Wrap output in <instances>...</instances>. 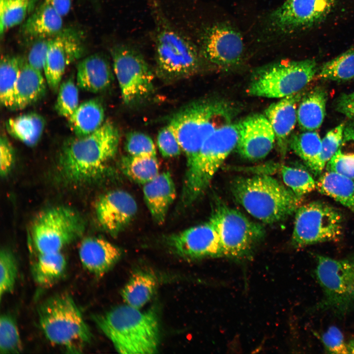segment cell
<instances>
[{
	"instance_id": "1",
	"label": "cell",
	"mask_w": 354,
	"mask_h": 354,
	"mask_svg": "<svg viewBox=\"0 0 354 354\" xmlns=\"http://www.w3.org/2000/svg\"><path fill=\"white\" fill-rule=\"evenodd\" d=\"M93 319L122 354H154L160 342L157 315L153 310L141 311L127 304L117 306Z\"/></svg>"
},
{
	"instance_id": "2",
	"label": "cell",
	"mask_w": 354,
	"mask_h": 354,
	"mask_svg": "<svg viewBox=\"0 0 354 354\" xmlns=\"http://www.w3.org/2000/svg\"><path fill=\"white\" fill-rule=\"evenodd\" d=\"M119 134L114 124L106 121L90 134L71 140L63 148L59 166L71 181H91L101 176L116 154Z\"/></svg>"
},
{
	"instance_id": "3",
	"label": "cell",
	"mask_w": 354,
	"mask_h": 354,
	"mask_svg": "<svg viewBox=\"0 0 354 354\" xmlns=\"http://www.w3.org/2000/svg\"><path fill=\"white\" fill-rule=\"evenodd\" d=\"M231 190L250 214L267 224L286 219L302 203V197L268 175L236 177L232 181Z\"/></svg>"
},
{
	"instance_id": "4",
	"label": "cell",
	"mask_w": 354,
	"mask_h": 354,
	"mask_svg": "<svg viewBox=\"0 0 354 354\" xmlns=\"http://www.w3.org/2000/svg\"><path fill=\"white\" fill-rule=\"evenodd\" d=\"M236 109L220 99L206 98L191 102L177 111L170 120L188 166L205 141L213 132L232 122Z\"/></svg>"
},
{
	"instance_id": "5",
	"label": "cell",
	"mask_w": 354,
	"mask_h": 354,
	"mask_svg": "<svg viewBox=\"0 0 354 354\" xmlns=\"http://www.w3.org/2000/svg\"><path fill=\"white\" fill-rule=\"evenodd\" d=\"M238 123L231 122L213 132L205 141L186 170L180 196V205L188 207L205 192L214 175L236 148Z\"/></svg>"
},
{
	"instance_id": "6",
	"label": "cell",
	"mask_w": 354,
	"mask_h": 354,
	"mask_svg": "<svg viewBox=\"0 0 354 354\" xmlns=\"http://www.w3.org/2000/svg\"><path fill=\"white\" fill-rule=\"evenodd\" d=\"M39 323L46 338L70 353H80L92 340V334L72 297L53 296L38 309Z\"/></svg>"
},
{
	"instance_id": "7",
	"label": "cell",
	"mask_w": 354,
	"mask_h": 354,
	"mask_svg": "<svg viewBox=\"0 0 354 354\" xmlns=\"http://www.w3.org/2000/svg\"><path fill=\"white\" fill-rule=\"evenodd\" d=\"M154 8L155 57L158 74L167 80H177L196 74L201 67V51L170 23L158 7Z\"/></svg>"
},
{
	"instance_id": "8",
	"label": "cell",
	"mask_w": 354,
	"mask_h": 354,
	"mask_svg": "<svg viewBox=\"0 0 354 354\" xmlns=\"http://www.w3.org/2000/svg\"><path fill=\"white\" fill-rule=\"evenodd\" d=\"M317 72L312 59L268 64L255 71L247 92L253 96L282 98L301 91Z\"/></svg>"
},
{
	"instance_id": "9",
	"label": "cell",
	"mask_w": 354,
	"mask_h": 354,
	"mask_svg": "<svg viewBox=\"0 0 354 354\" xmlns=\"http://www.w3.org/2000/svg\"><path fill=\"white\" fill-rule=\"evenodd\" d=\"M316 260V277L323 295L314 309L345 316L354 307V262L320 255Z\"/></svg>"
},
{
	"instance_id": "10",
	"label": "cell",
	"mask_w": 354,
	"mask_h": 354,
	"mask_svg": "<svg viewBox=\"0 0 354 354\" xmlns=\"http://www.w3.org/2000/svg\"><path fill=\"white\" fill-rule=\"evenodd\" d=\"M219 235L224 256L235 260L251 257L265 235L263 226L239 211L218 203L209 219Z\"/></svg>"
},
{
	"instance_id": "11",
	"label": "cell",
	"mask_w": 354,
	"mask_h": 354,
	"mask_svg": "<svg viewBox=\"0 0 354 354\" xmlns=\"http://www.w3.org/2000/svg\"><path fill=\"white\" fill-rule=\"evenodd\" d=\"M84 230V222L77 212L58 206L45 209L36 217L31 236L39 254L56 253L79 237Z\"/></svg>"
},
{
	"instance_id": "12",
	"label": "cell",
	"mask_w": 354,
	"mask_h": 354,
	"mask_svg": "<svg viewBox=\"0 0 354 354\" xmlns=\"http://www.w3.org/2000/svg\"><path fill=\"white\" fill-rule=\"evenodd\" d=\"M343 219L334 207L321 201L301 205L295 211L291 244L296 248L338 241L343 234Z\"/></svg>"
},
{
	"instance_id": "13",
	"label": "cell",
	"mask_w": 354,
	"mask_h": 354,
	"mask_svg": "<svg viewBox=\"0 0 354 354\" xmlns=\"http://www.w3.org/2000/svg\"><path fill=\"white\" fill-rule=\"evenodd\" d=\"M111 52L123 102L131 105L148 96L153 90L154 74L142 54L121 44L114 46Z\"/></svg>"
},
{
	"instance_id": "14",
	"label": "cell",
	"mask_w": 354,
	"mask_h": 354,
	"mask_svg": "<svg viewBox=\"0 0 354 354\" xmlns=\"http://www.w3.org/2000/svg\"><path fill=\"white\" fill-rule=\"evenodd\" d=\"M336 0H286L268 17V26L278 34H289L319 23L330 12Z\"/></svg>"
},
{
	"instance_id": "15",
	"label": "cell",
	"mask_w": 354,
	"mask_h": 354,
	"mask_svg": "<svg viewBox=\"0 0 354 354\" xmlns=\"http://www.w3.org/2000/svg\"><path fill=\"white\" fill-rule=\"evenodd\" d=\"M165 240L172 251L185 260L224 256L219 235L209 220L171 234Z\"/></svg>"
},
{
	"instance_id": "16",
	"label": "cell",
	"mask_w": 354,
	"mask_h": 354,
	"mask_svg": "<svg viewBox=\"0 0 354 354\" xmlns=\"http://www.w3.org/2000/svg\"><path fill=\"white\" fill-rule=\"evenodd\" d=\"M201 46L202 57L221 68L237 65L244 52L240 34L225 24H217L206 29L201 36Z\"/></svg>"
},
{
	"instance_id": "17",
	"label": "cell",
	"mask_w": 354,
	"mask_h": 354,
	"mask_svg": "<svg viewBox=\"0 0 354 354\" xmlns=\"http://www.w3.org/2000/svg\"><path fill=\"white\" fill-rule=\"evenodd\" d=\"M82 39L77 31L63 29L50 38L43 72L49 87L58 91L66 67L83 53Z\"/></svg>"
},
{
	"instance_id": "18",
	"label": "cell",
	"mask_w": 354,
	"mask_h": 354,
	"mask_svg": "<svg viewBox=\"0 0 354 354\" xmlns=\"http://www.w3.org/2000/svg\"><path fill=\"white\" fill-rule=\"evenodd\" d=\"M238 125L237 152L250 160L266 157L276 141L274 132L266 116L262 114L251 115L238 122Z\"/></svg>"
},
{
	"instance_id": "19",
	"label": "cell",
	"mask_w": 354,
	"mask_h": 354,
	"mask_svg": "<svg viewBox=\"0 0 354 354\" xmlns=\"http://www.w3.org/2000/svg\"><path fill=\"white\" fill-rule=\"evenodd\" d=\"M133 196L121 190L110 191L102 195L95 206V214L100 226L112 236L123 231L137 211Z\"/></svg>"
},
{
	"instance_id": "20",
	"label": "cell",
	"mask_w": 354,
	"mask_h": 354,
	"mask_svg": "<svg viewBox=\"0 0 354 354\" xmlns=\"http://www.w3.org/2000/svg\"><path fill=\"white\" fill-rule=\"evenodd\" d=\"M303 91L280 98L265 110V116L274 132L280 153L284 157L287 152L290 136L297 121V106L304 95Z\"/></svg>"
},
{
	"instance_id": "21",
	"label": "cell",
	"mask_w": 354,
	"mask_h": 354,
	"mask_svg": "<svg viewBox=\"0 0 354 354\" xmlns=\"http://www.w3.org/2000/svg\"><path fill=\"white\" fill-rule=\"evenodd\" d=\"M79 254L84 267L95 276L100 277L117 263L121 251L118 247L104 238L89 237L81 242Z\"/></svg>"
},
{
	"instance_id": "22",
	"label": "cell",
	"mask_w": 354,
	"mask_h": 354,
	"mask_svg": "<svg viewBox=\"0 0 354 354\" xmlns=\"http://www.w3.org/2000/svg\"><path fill=\"white\" fill-rule=\"evenodd\" d=\"M146 206L154 221L163 224L169 208L176 197L175 184L169 172L159 173L154 179L143 185Z\"/></svg>"
},
{
	"instance_id": "23",
	"label": "cell",
	"mask_w": 354,
	"mask_h": 354,
	"mask_svg": "<svg viewBox=\"0 0 354 354\" xmlns=\"http://www.w3.org/2000/svg\"><path fill=\"white\" fill-rule=\"evenodd\" d=\"M62 17L51 6L44 1L23 22L20 35L25 43L50 38L63 28Z\"/></svg>"
},
{
	"instance_id": "24",
	"label": "cell",
	"mask_w": 354,
	"mask_h": 354,
	"mask_svg": "<svg viewBox=\"0 0 354 354\" xmlns=\"http://www.w3.org/2000/svg\"><path fill=\"white\" fill-rule=\"evenodd\" d=\"M113 75L108 60L102 55L93 54L78 63L76 84L82 89L97 93L110 86L113 80Z\"/></svg>"
},
{
	"instance_id": "25",
	"label": "cell",
	"mask_w": 354,
	"mask_h": 354,
	"mask_svg": "<svg viewBox=\"0 0 354 354\" xmlns=\"http://www.w3.org/2000/svg\"><path fill=\"white\" fill-rule=\"evenodd\" d=\"M46 82L42 72L25 59L15 86L10 109H23L38 101L45 93Z\"/></svg>"
},
{
	"instance_id": "26",
	"label": "cell",
	"mask_w": 354,
	"mask_h": 354,
	"mask_svg": "<svg viewBox=\"0 0 354 354\" xmlns=\"http://www.w3.org/2000/svg\"><path fill=\"white\" fill-rule=\"evenodd\" d=\"M327 99L326 91L317 87L306 94L299 101L297 109V121L304 130H315L323 123Z\"/></svg>"
},
{
	"instance_id": "27",
	"label": "cell",
	"mask_w": 354,
	"mask_h": 354,
	"mask_svg": "<svg viewBox=\"0 0 354 354\" xmlns=\"http://www.w3.org/2000/svg\"><path fill=\"white\" fill-rule=\"evenodd\" d=\"M289 146L312 174L320 176L325 166L321 159L322 139L315 130H304L289 139Z\"/></svg>"
},
{
	"instance_id": "28",
	"label": "cell",
	"mask_w": 354,
	"mask_h": 354,
	"mask_svg": "<svg viewBox=\"0 0 354 354\" xmlns=\"http://www.w3.org/2000/svg\"><path fill=\"white\" fill-rule=\"evenodd\" d=\"M316 189L354 213V180L339 173L327 171L316 181Z\"/></svg>"
},
{
	"instance_id": "29",
	"label": "cell",
	"mask_w": 354,
	"mask_h": 354,
	"mask_svg": "<svg viewBox=\"0 0 354 354\" xmlns=\"http://www.w3.org/2000/svg\"><path fill=\"white\" fill-rule=\"evenodd\" d=\"M104 110L101 103L92 99L79 104L68 119V125L77 137L86 136L98 129L104 123Z\"/></svg>"
},
{
	"instance_id": "30",
	"label": "cell",
	"mask_w": 354,
	"mask_h": 354,
	"mask_svg": "<svg viewBox=\"0 0 354 354\" xmlns=\"http://www.w3.org/2000/svg\"><path fill=\"white\" fill-rule=\"evenodd\" d=\"M44 118L35 113H30L9 118L5 123L9 134L28 146L38 142L45 127Z\"/></svg>"
},
{
	"instance_id": "31",
	"label": "cell",
	"mask_w": 354,
	"mask_h": 354,
	"mask_svg": "<svg viewBox=\"0 0 354 354\" xmlns=\"http://www.w3.org/2000/svg\"><path fill=\"white\" fill-rule=\"evenodd\" d=\"M156 285L154 275L145 271H137L123 287L121 295L126 304L140 309L151 298Z\"/></svg>"
},
{
	"instance_id": "32",
	"label": "cell",
	"mask_w": 354,
	"mask_h": 354,
	"mask_svg": "<svg viewBox=\"0 0 354 354\" xmlns=\"http://www.w3.org/2000/svg\"><path fill=\"white\" fill-rule=\"evenodd\" d=\"M66 266L61 252L39 254L32 268L34 279L41 287H51L62 277Z\"/></svg>"
},
{
	"instance_id": "33",
	"label": "cell",
	"mask_w": 354,
	"mask_h": 354,
	"mask_svg": "<svg viewBox=\"0 0 354 354\" xmlns=\"http://www.w3.org/2000/svg\"><path fill=\"white\" fill-rule=\"evenodd\" d=\"M325 168L354 180V122L345 125L341 145Z\"/></svg>"
},
{
	"instance_id": "34",
	"label": "cell",
	"mask_w": 354,
	"mask_h": 354,
	"mask_svg": "<svg viewBox=\"0 0 354 354\" xmlns=\"http://www.w3.org/2000/svg\"><path fill=\"white\" fill-rule=\"evenodd\" d=\"M124 174L134 182L144 185L154 179L159 173L156 156L127 155L121 162Z\"/></svg>"
},
{
	"instance_id": "35",
	"label": "cell",
	"mask_w": 354,
	"mask_h": 354,
	"mask_svg": "<svg viewBox=\"0 0 354 354\" xmlns=\"http://www.w3.org/2000/svg\"><path fill=\"white\" fill-rule=\"evenodd\" d=\"M25 59L15 56L6 55L0 63V102L11 109L15 86Z\"/></svg>"
},
{
	"instance_id": "36",
	"label": "cell",
	"mask_w": 354,
	"mask_h": 354,
	"mask_svg": "<svg viewBox=\"0 0 354 354\" xmlns=\"http://www.w3.org/2000/svg\"><path fill=\"white\" fill-rule=\"evenodd\" d=\"M318 77L333 81H347L354 79V47L324 63Z\"/></svg>"
},
{
	"instance_id": "37",
	"label": "cell",
	"mask_w": 354,
	"mask_h": 354,
	"mask_svg": "<svg viewBox=\"0 0 354 354\" xmlns=\"http://www.w3.org/2000/svg\"><path fill=\"white\" fill-rule=\"evenodd\" d=\"M36 0H0L1 35L26 19Z\"/></svg>"
},
{
	"instance_id": "38",
	"label": "cell",
	"mask_w": 354,
	"mask_h": 354,
	"mask_svg": "<svg viewBox=\"0 0 354 354\" xmlns=\"http://www.w3.org/2000/svg\"><path fill=\"white\" fill-rule=\"evenodd\" d=\"M285 184L299 197L316 189V181L311 174L303 168L285 165H277Z\"/></svg>"
},
{
	"instance_id": "39",
	"label": "cell",
	"mask_w": 354,
	"mask_h": 354,
	"mask_svg": "<svg viewBox=\"0 0 354 354\" xmlns=\"http://www.w3.org/2000/svg\"><path fill=\"white\" fill-rule=\"evenodd\" d=\"M22 350V342L15 320L9 315H1L0 317V354L19 353Z\"/></svg>"
},
{
	"instance_id": "40",
	"label": "cell",
	"mask_w": 354,
	"mask_h": 354,
	"mask_svg": "<svg viewBox=\"0 0 354 354\" xmlns=\"http://www.w3.org/2000/svg\"><path fill=\"white\" fill-rule=\"evenodd\" d=\"M79 91L77 84L69 78L60 84L55 104V109L62 117L68 118L78 107Z\"/></svg>"
},
{
	"instance_id": "41",
	"label": "cell",
	"mask_w": 354,
	"mask_h": 354,
	"mask_svg": "<svg viewBox=\"0 0 354 354\" xmlns=\"http://www.w3.org/2000/svg\"><path fill=\"white\" fill-rule=\"evenodd\" d=\"M18 275V264L12 252L6 248L0 252V299L11 293Z\"/></svg>"
},
{
	"instance_id": "42",
	"label": "cell",
	"mask_w": 354,
	"mask_h": 354,
	"mask_svg": "<svg viewBox=\"0 0 354 354\" xmlns=\"http://www.w3.org/2000/svg\"><path fill=\"white\" fill-rule=\"evenodd\" d=\"M125 147L129 155L136 156H156L151 138L140 132H131L126 137Z\"/></svg>"
},
{
	"instance_id": "43",
	"label": "cell",
	"mask_w": 354,
	"mask_h": 354,
	"mask_svg": "<svg viewBox=\"0 0 354 354\" xmlns=\"http://www.w3.org/2000/svg\"><path fill=\"white\" fill-rule=\"evenodd\" d=\"M345 125L342 123L337 125L327 132L322 140L321 159L325 168L341 145Z\"/></svg>"
},
{
	"instance_id": "44",
	"label": "cell",
	"mask_w": 354,
	"mask_h": 354,
	"mask_svg": "<svg viewBox=\"0 0 354 354\" xmlns=\"http://www.w3.org/2000/svg\"><path fill=\"white\" fill-rule=\"evenodd\" d=\"M157 144L162 155L164 157H174L179 155L182 149L176 135L170 124L159 132Z\"/></svg>"
},
{
	"instance_id": "45",
	"label": "cell",
	"mask_w": 354,
	"mask_h": 354,
	"mask_svg": "<svg viewBox=\"0 0 354 354\" xmlns=\"http://www.w3.org/2000/svg\"><path fill=\"white\" fill-rule=\"evenodd\" d=\"M325 350L328 353L349 354L348 343L345 342L343 334L336 326L329 327L321 336Z\"/></svg>"
},
{
	"instance_id": "46",
	"label": "cell",
	"mask_w": 354,
	"mask_h": 354,
	"mask_svg": "<svg viewBox=\"0 0 354 354\" xmlns=\"http://www.w3.org/2000/svg\"><path fill=\"white\" fill-rule=\"evenodd\" d=\"M50 38L32 43L26 60L30 66L41 72L43 71Z\"/></svg>"
},
{
	"instance_id": "47",
	"label": "cell",
	"mask_w": 354,
	"mask_h": 354,
	"mask_svg": "<svg viewBox=\"0 0 354 354\" xmlns=\"http://www.w3.org/2000/svg\"><path fill=\"white\" fill-rule=\"evenodd\" d=\"M14 154L12 147L5 136L0 139V173L5 176L10 172L13 165Z\"/></svg>"
},
{
	"instance_id": "48",
	"label": "cell",
	"mask_w": 354,
	"mask_h": 354,
	"mask_svg": "<svg viewBox=\"0 0 354 354\" xmlns=\"http://www.w3.org/2000/svg\"><path fill=\"white\" fill-rule=\"evenodd\" d=\"M335 108L339 113L354 120V91L341 95L336 100Z\"/></svg>"
},
{
	"instance_id": "49",
	"label": "cell",
	"mask_w": 354,
	"mask_h": 354,
	"mask_svg": "<svg viewBox=\"0 0 354 354\" xmlns=\"http://www.w3.org/2000/svg\"><path fill=\"white\" fill-rule=\"evenodd\" d=\"M73 0H44L62 17L66 15L70 11Z\"/></svg>"
},
{
	"instance_id": "50",
	"label": "cell",
	"mask_w": 354,
	"mask_h": 354,
	"mask_svg": "<svg viewBox=\"0 0 354 354\" xmlns=\"http://www.w3.org/2000/svg\"><path fill=\"white\" fill-rule=\"evenodd\" d=\"M348 348L349 354H354V340L348 343Z\"/></svg>"
},
{
	"instance_id": "51",
	"label": "cell",
	"mask_w": 354,
	"mask_h": 354,
	"mask_svg": "<svg viewBox=\"0 0 354 354\" xmlns=\"http://www.w3.org/2000/svg\"><path fill=\"white\" fill-rule=\"evenodd\" d=\"M350 259L354 262V255L353 256H351V257H350Z\"/></svg>"
}]
</instances>
